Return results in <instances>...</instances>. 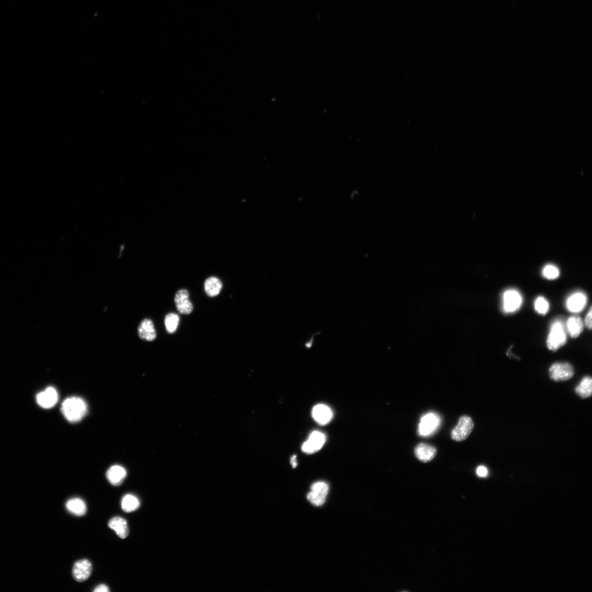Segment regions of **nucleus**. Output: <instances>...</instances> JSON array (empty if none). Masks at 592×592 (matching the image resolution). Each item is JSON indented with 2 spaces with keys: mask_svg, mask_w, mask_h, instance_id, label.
<instances>
[{
  "mask_svg": "<svg viewBox=\"0 0 592 592\" xmlns=\"http://www.w3.org/2000/svg\"><path fill=\"white\" fill-rule=\"evenodd\" d=\"M566 327L569 334L572 338H578L584 330L583 321L580 316H571L567 320Z\"/></svg>",
  "mask_w": 592,
  "mask_h": 592,
  "instance_id": "a211bd4d",
  "label": "nucleus"
},
{
  "mask_svg": "<svg viewBox=\"0 0 592 592\" xmlns=\"http://www.w3.org/2000/svg\"><path fill=\"white\" fill-rule=\"evenodd\" d=\"M110 591V588L107 585L104 584L98 586L95 590L93 591L95 592H109Z\"/></svg>",
  "mask_w": 592,
  "mask_h": 592,
  "instance_id": "c85d7f7f",
  "label": "nucleus"
},
{
  "mask_svg": "<svg viewBox=\"0 0 592 592\" xmlns=\"http://www.w3.org/2000/svg\"><path fill=\"white\" fill-rule=\"evenodd\" d=\"M476 472L477 476L481 477H486L488 475V470L485 466H480L477 467Z\"/></svg>",
  "mask_w": 592,
  "mask_h": 592,
  "instance_id": "a878e982",
  "label": "nucleus"
},
{
  "mask_svg": "<svg viewBox=\"0 0 592 592\" xmlns=\"http://www.w3.org/2000/svg\"><path fill=\"white\" fill-rule=\"evenodd\" d=\"M549 376L555 382L567 381L575 375L574 368L570 363L558 362L553 363L548 371Z\"/></svg>",
  "mask_w": 592,
  "mask_h": 592,
  "instance_id": "7ed1b4c3",
  "label": "nucleus"
},
{
  "mask_svg": "<svg viewBox=\"0 0 592 592\" xmlns=\"http://www.w3.org/2000/svg\"><path fill=\"white\" fill-rule=\"evenodd\" d=\"M325 441V435L323 433L315 431L310 434L308 440L303 444L302 451L308 454L315 453L323 448Z\"/></svg>",
  "mask_w": 592,
  "mask_h": 592,
  "instance_id": "6e6552de",
  "label": "nucleus"
},
{
  "mask_svg": "<svg viewBox=\"0 0 592 592\" xmlns=\"http://www.w3.org/2000/svg\"><path fill=\"white\" fill-rule=\"evenodd\" d=\"M92 565L89 560L82 559L77 561L72 569L74 579L79 583L86 581L91 575Z\"/></svg>",
  "mask_w": 592,
  "mask_h": 592,
  "instance_id": "1a4fd4ad",
  "label": "nucleus"
},
{
  "mask_svg": "<svg viewBox=\"0 0 592 592\" xmlns=\"http://www.w3.org/2000/svg\"><path fill=\"white\" fill-rule=\"evenodd\" d=\"M312 416L316 422L321 425H325L330 421L333 416V414L328 406L324 404H318L314 407Z\"/></svg>",
  "mask_w": 592,
  "mask_h": 592,
  "instance_id": "2eb2a0df",
  "label": "nucleus"
},
{
  "mask_svg": "<svg viewBox=\"0 0 592 592\" xmlns=\"http://www.w3.org/2000/svg\"><path fill=\"white\" fill-rule=\"evenodd\" d=\"M179 317L178 314L170 313L166 316L165 325L169 334H174L178 328Z\"/></svg>",
  "mask_w": 592,
  "mask_h": 592,
  "instance_id": "5701e85b",
  "label": "nucleus"
},
{
  "mask_svg": "<svg viewBox=\"0 0 592 592\" xmlns=\"http://www.w3.org/2000/svg\"><path fill=\"white\" fill-rule=\"evenodd\" d=\"M329 491V486L327 483L316 482L311 486V491L307 495L308 500L315 506H322L325 502Z\"/></svg>",
  "mask_w": 592,
  "mask_h": 592,
  "instance_id": "423d86ee",
  "label": "nucleus"
},
{
  "mask_svg": "<svg viewBox=\"0 0 592 592\" xmlns=\"http://www.w3.org/2000/svg\"><path fill=\"white\" fill-rule=\"evenodd\" d=\"M592 307L590 308L589 313L586 315L585 318V325L589 330L592 329Z\"/></svg>",
  "mask_w": 592,
  "mask_h": 592,
  "instance_id": "cd10ccee",
  "label": "nucleus"
},
{
  "mask_svg": "<svg viewBox=\"0 0 592 592\" xmlns=\"http://www.w3.org/2000/svg\"><path fill=\"white\" fill-rule=\"evenodd\" d=\"M59 401V394L56 389L48 387L36 396V401L41 407L45 409L53 408Z\"/></svg>",
  "mask_w": 592,
  "mask_h": 592,
  "instance_id": "9d476101",
  "label": "nucleus"
},
{
  "mask_svg": "<svg viewBox=\"0 0 592 592\" xmlns=\"http://www.w3.org/2000/svg\"><path fill=\"white\" fill-rule=\"evenodd\" d=\"M588 302L586 295L583 293H575L569 296L567 300V308L573 313H579L584 309Z\"/></svg>",
  "mask_w": 592,
  "mask_h": 592,
  "instance_id": "ddd939ff",
  "label": "nucleus"
},
{
  "mask_svg": "<svg viewBox=\"0 0 592 592\" xmlns=\"http://www.w3.org/2000/svg\"><path fill=\"white\" fill-rule=\"evenodd\" d=\"M440 423V419L437 414L428 413L420 418L418 432L422 437H428L437 430Z\"/></svg>",
  "mask_w": 592,
  "mask_h": 592,
  "instance_id": "0eeeda50",
  "label": "nucleus"
},
{
  "mask_svg": "<svg viewBox=\"0 0 592 592\" xmlns=\"http://www.w3.org/2000/svg\"><path fill=\"white\" fill-rule=\"evenodd\" d=\"M127 476L125 469L122 466H113L107 472V477L109 481L114 486H120Z\"/></svg>",
  "mask_w": 592,
  "mask_h": 592,
  "instance_id": "dca6fc26",
  "label": "nucleus"
},
{
  "mask_svg": "<svg viewBox=\"0 0 592 592\" xmlns=\"http://www.w3.org/2000/svg\"><path fill=\"white\" fill-rule=\"evenodd\" d=\"M321 335V332H317V333L314 334L309 340L306 341L304 344L305 349L308 350H310L311 349H312L314 344V337L316 335Z\"/></svg>",
  "mask_w": 592,
  "mask_h": 592,
  "instance_id": "bb28decb",
  "label": "nucleus"
},
{
  "mask_svg": "<svg viewBox=\"0 0 592 592\" xmlns=\"http://www.w3.org/2000/svg\"><path fill=\"white\" fill-rule=\"evenodd\" d=\"M474 427V423L472 418L467 415L461 416L458 425L452 430L451 438L456 441H464L470 435Z\"/></svg>",
  "mask_w": 592,
  "mask_h": 592,
  "instance_id": "20e7f679",
  "label": "nucleus"
},
{
  "mask_svg": "<svg viewBox=\"0 0 592 592\" xmlns=\"http://www.w3.org/2000/svg\"><path fill=\"white\" fill-rule=\"evenodd\" d=\"M523 298L518 291L513 289L506 290L502 297V307L506 313L516 312L521 308Z\"/></svg>",
  "mask_w": 592,
  "mask_h": 592,
  "instance_id": "39448f33",
  "label": "nucleus"
},
{
  "mask_svg": "<svg viewBox=\"0 0 592 592\" xmlns=\"http://www.w3.org/2000/svg\"><path fill=\"white\" fill-rule=\"evenodd\" d=\"M559 271L557 267L552 264L547 265L542 271L543 276L548 280H554L559 276Z\"/></svg>",
  "mask_w": 592,
  "mask_h": 592,
  "instance_id": "393cba45",
  "label": "nucleus"
},
{
  "mask_svg": "<svg viewBox=\"0 0 592 592\" xmlns=\"http://www.w3.org/2000/svg\"><path fill=\"white\" fill-rule=\"evenodd\" d=\"M575 392L581 399L590 398L592 394V379L587 376L582 379L580 383L575 388Z\"/></svg>",
  "mask_w": 592,
  "mask_h": 592,
  "instance_id": "6ab92c4d",
  "label": "nucleus"
},
{
  "mask_svg": "<svg viewBox=\"0 0 592 592\" xmlns=\"http://www.w3.org/2000/svg\"><path fill=\"white\" fill-rule=\"evenodd\" d=\"M67 510L77 516H84L87 512L85 502L79 498H71L66 503Z\"/></svg>",
  "mask_w": 592,
  "mask_h": 592,
  "instance_id": "aec40b11",
  "label": "nucleus"
},
{
  "mask_svg": "<svg viewBox=\"0 0 592 592\" xmlns=\"http://www.w3.org/2000/svg\"><path fill=\"white\" fill-rule=\"evenodd\" d=\"M567 341V333L563 321L555 320L550 325L549 335L546 341L548 349L555 351L566 344Z\"/></svg>",
  "mask_w": 592,
  "mask_h": 592,
  "instance_id": "f03ea898",
  "label": "nucleus"
},
{
  "mask_svg": "<svg viewBox=\"0 0 592 592\" xmlns=\"http://www.w3.org/2000/svg\"><path fill=\"white\" fill-rule=\"evenodd\" d=\"M189 298V292L185 289L179 290L176 294L175 302L177 309L181 314L188 315L193 310V305Z\"/></svg>",
  "mask_w": 592,
  "mask_h": 592,
  "instance_id": "9b49d317",
  "label": "nucleus"
},
{
  "mask_svg": "<svg viewBox=\"0 0 592 592\" xmlns=\"http://www.w3.org/2000/svg\"><path fill=\"white\" fill-rule=\"evenodd\" d=\"M108 526L116 532L119 537L124 539L128 537L129 532L125 519L120 517H114L109 522Z\"/></svg>",
  "mask_w": 592,
  "mask_h": 592,
  "instance_id": "f3484780",
  "label": "nucleus"
},
{
  "mask_svg": "<svg viewBox=\"0 0 592 592\" xmlns=\"http://www.w3.org/2000/svg\"><path fill=\"white\" fill-rule=\"evenodd\" d=\"M222 287L223 285L221 280L216 277H210L207 279L204 285L205 292L211 297H214L219 295Z\"/></svg>",
  "mask_w": 592,
  "mask_h": 592,
  "instance_id": "412c9836",
  "label": "nucleus"
},
{
  "mask_svg": "<svg viewBox=\"0 0 592 592\" xmlns=\"http://www.w3.org/2000/svg\"><path fill=\"white\" fill-rule=\"evenodd\" d=\"M291 464H292L293 468H296L297 466V460H296V456L294 455L291 458Z\"/></svg>",
  "mask_w": 592,
  "mask_h": 592,
  "instance_id": "c756f323",
  "label": "nucleus"
},
{
  "mask_svg": "<svg viewBox=\"0 0 592 592\" xmlns=\"http://www.w3.org/2000/svg\"><path fill=\"white\" fill-rule=\"evenodd\" d=\"M61 413L69 422L80 421L87 413V405L84 399L72 397L66 398L62 403Z\"/></svg>",
  "mask_w": 592,
  "mask_h": 592,
  "instance_id": "f257e3e1",
  "label": "nucleus"
},
{
  "mask_svg": "<svg viewBox=\"0 0 592 592\" xmlns=\"http://www.w3.org/2000/svg\"><path fill=\"white\" fill-rule=\"evenodd\" d=\"M534 307L539 314L544 315L549 311V304L546 298L539 296L534 301Z\"/></svg>",
  "mask_w": 592,
  "mask_h": 592,
  "instance_id": "b1692460",
  "label": "nucleus"
},
{
  "mask_svg": "<svg viewBox=\"0 0 592 592\" xmlns=\"http://www.w3.org/2000/svg\"><path fill=\"white\" fill-rule=\"evenodd\" d=\"M140 502L138 498L133 495L128 494L124 496L122 500L121 507L122 510L126 513L136 511L139 508Z\"/></svg>",
  "mask_w": 592,
  "mask_h": 592,
  "instance_id": "4be33fe9",
  "label": "nucleus"
},
{
  "mask_svg": "<svg viewBox=\"0 0 592 592\" xmlns=\"http://www.w3.org/2000/svg\"><path fill=\"white\" fill-rule=\"evenodd\" d=\"M416 458L420 461L427 463L432 461L437 454V450L434 446L426 443H419L414 450Z\"/></svg>",
  "mask_w": 592,
  "mask_h": 592,
  "instance_id": "f8f14e48",
  "label": "nucleus"
},
{
  "mask_svg": "<svg viewBox=\"0 0 592 592\" xmlns=\"http://www.w3.org/2000/svg\"><path fill=\"white\" fill-rule=\"evenodd\" d=\"M138 333L140 339L148 342L154 341L157 336L153 321L148 319L143 320L140 324Z\"/></svg>",
  "mask_w": 592,
  "mask_h": 592,
  "instance_id": "4468645a",
  "label": "nucleus"
}]
</instances>
